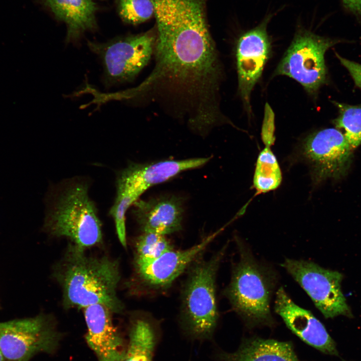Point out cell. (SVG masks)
<instances>
[{
    "label": "cell",
    "instance_id": "3957f363",
    "mask_svg": "<svg viewBox=\"0 0 361 361\" xmlns=\"http://www.w3.org/2000/svg\"><path fill=\"white\" fill-rule=\"evenodd\" d=\"M44 227L52 235L67 238L85 249L100 244L102 225L87 184L73 180L66 185L52 203Z\"/></svg>",
    "mask_w": 361,
    "mask_h": 361
},
{
    "label": "cell",
    "instance_id": "2e32d148",
    "mask_svg": "<svg viewBox=\"0 0 361 361\" xmlns=\"http://www.w3.org/2000/svg\"><path fill=\"white\" fill-rule=\"evenodd\" d=\"M67 26L66 42L76 43L87 31L97 28L93 0H38Z\"/></svg>",
    "mask_w": 361,
    "mask_h": 361
},
{
    "label": "cell",
    "instance_id": "30bf717a",
    "mask_svg": "<svg viewBox=\"0 0 361 361\" xmlns=\"http://www.w3.org/2000/svg\"><path fill=\"white\" fill-rule=\"evenodd\" d=\"M352 149L343 133L334 128L311 134L304 140L302 148L317 180L343 176L349 168Z\"/></svg>",
    "mask_w": 361,
    "mask_h": 361
},
{
    "label": "cell",
    "instance_id": "ffe728a7",
    "mask_svg": "<svg viewBox=\"0 0 361 361\" xmlns=\"http://www.w3.org/2000/svg\"><path fill=\"white\" fill-rule=\"evenodd\" d=\"M339 110L333 120L336 128L344 131V135L352 149L361 144V105H351L333 101Z\"/></svg>",
    "mask_w": 361,
    "mask_h": 361
},
{
    "label": "cell",
    "instance_id": "52a82bcc",
    "mask_svg": "<svg viewBox=\"0 0 361 361\" xmlns=\"http://www.w3.org/2000/svg\"><path fill=\"white\" fill-rule=\"evenodd\" d=\"M61 338L52 319L43 314L0 322V347L6 361H30L38 353L51 354Z\"/></svg>",
    "mask_w": 361,
    "mask_h": 361
},
{
    "label": "cell",
    "instance_id": "5bb4252c",
    "mask_svg": "<svg viewBox=\"0 0 361 361\" xmlns=\"http://www.w3.org/2000/svg\"><path fill=\"white\" fill-rule=\"evenodd\" d=\"M83 310L85 339L98 361H122L127 342L113 323V312L102 304L90 305Z\"/></svg>",
    "mask_w": 361,
    "mask_h": 361
},
{
    "label": "cell",
    "instance_id": "4fadbf2b",
    "mask_svg": "<svg viewBox=\"0 0 361 361\" xmlns=\"http://www.w3.org/2000/svg\"><path fill=\"white\" fill-rule=\"evenodd\" d=\"M219 233L212 234L187 249H173L151 261L135 266L140 282L149 289L163 290L168 288L201 254Z\"/></svg>",
    "mask_w": 361,
    "mask_h": 361
},
{
    "label": "cell",
    "instance_id": "5b68a950",
    "mask_svg": "<svg viewBox=\"0 0 361 361\" xmlns=\"http://www.w3.org/2000/svg\"><path fill=\"white\" fill-rule=\"evenodd\" d=\"M211 157L164 160L147 163H131L117 179L116 196L109 214L114 219L117 234L126 233L125 215L128 209L150 187L164 182L178 173L204 165Z\"/></svg>",
    "mask_w": 361,
    "mask_h": 361
},
{
    "label": "cell",
    "instance_id": "44dd1931",
    "mask_svg": "<svg viewBox=\"0 0 361 361\" xmlns=\"http://www.w3.org/2000/svg\"><path fill=\"white\" fill-rule=\"evenodd\" d=\"M135 248V266L151 261L173 249L165 236L151 232H143L138 236Z\"/></svg>",
    "mask_w": 361,
    "mask_h": 361
},
{
    "label": "cell",
    "instance_id": "7c38bea8",
    "mask_svg": "<svg viewBox=\"0 0 361 361\" xmlns=\"http://www.w3.org/2000/svg\"><path fill=\"white\" fill-rule=\"evenodd\" d=\"M274 309L287 327L306 344L327 354L338 355L336 344L323 324L294 302L283 287L276 294Z\"/></svg>",
    "mask_w": 361,
    "mask_h": 361
},
{
    "label": "cell",
    "instance_id": "8992f818",
    "mask_svg": "<svg viewBox=\"0 0 361 361\" xmlns=\"http://www.w3.org/2000/svg\"><path fill=\"white\" fill-rule=\"evenodd\" d=\"M156 32L115 38L106 43L88 41L92 52L101 59L107 85L132 80L148 62L154 51Z\"/></svg>",
    "mask_w": 361,
    "mask_h": 361
},
{
    "label": "cell",
    "instance_id": "d6986e66",
    "mask_svg": "<svg viewBox=\"0 0 361 361\" xmlns=\"http://www.w3.org/2000/svg\"><path fill=\"white\" fill-rule=\"evenodd\" d=\"M281 180V171L277 158L270 147L265 146L257 158L254 186L258 193H266L277 189Z\"/></svg>",
    "mask_w": 361,
    "mask_h": 361
},
{
    "label": "cell",
    "instance_id": "484cf974",
    "mask_svg": "<svg viewBox=\"0 0 361 361\" xmlns=\"http://www.w3.org/2000/svg\"><path fill=\"white\" fill-rule=\"evenodd\" d=\"M0 361H6L0 347Z\"/></svg>",
    "mask_w": 361,
    "mask_h": 361
},
{
    "label": "cell",
    "instance_id": "603a6c76",
    "mask_svg": "<svg viewBox=\"0 0 361 361\" xmlns=\"http://www.w3.org/2000/svg\"><path fill=\"white\" fill-rule=\"evenodd\" d=\"M275 114L270 105L266 102L264 107L261 137L266 146L270 147L275 140Z\"/></svg>",
    "mask_w": 361,
    "mask_h": 361
},
{
    "label": "cell",
    "instance_id": "8fae6325",
    "mask_svg": "<svg viewBox=\"0 0 361 361\" xmlns=\"http://www.w3.org/2000/svg\"><path fill=\"white\" fill-rule=\"evenodd\" d=\"M268 19L243 34L236 47L237 68L239 92L248 113L251 111L250 96L259 80L267 61L271 43L266 26Z\"/></svg>",
    "mask_w": 361,
    "mask_h": 361
},
{
    "label": "cell",
    "instance_id": "e0dca14e",
    "mask_svg": "<svg viewBox=\"0 0 361 361\" xmlns=\"http://www.w3.org/2000/svg\"><path fill=\"white\" fill-rule=\"evenodd\" d=\"M217 358L218 361H302L291 342L258 337L245 339L234 352H218Z\"/></svg>",
    "mask_w": 361,
    "mask_h": 361
},
{
    "label": "cell",
    "instance_id": "9c48e42d",
    "mask_svg": "<svg viewBox=\"0 0 361 361\" xmlns=\"http://www.w3.org/2000/svg\"><path fill=\"white\" fill-rule=\"evenodd\" d=\"M326 318L353 316L341 289L342 274L311 261L286 258L281 264Z\"/></svg>",
    "mask_w": 361,
    "mask_h": 361
},
{
    "label": "cell",
    "instance_id": "6da1fadb",
    "mask_svg": "<svg viewBox=\"0 0 361 361\" xmlns=\"http://www.w3.org/2000/svg\"><path fill=\"white\" fill-rule=\"evenodd\" d=\"M85 250L70 245L56 272L64 305L84 308L102 304L113 313H121L124 306L117 295L120 279L118 263L107 256L89 255Z\"/></svg>",
    "mask_w": 361,
    "mask_h": 361
},
{
    "label": "cell",
    "instance_id": "277c9868",
    "mask_svg": "<svg viewBox=\"0 0 361 361\" xmlns=\"http://www.w3.org/2000/svg\"><path fill=\"white\" fill-rule=\"evenodd\" d=\"M240 258L225 291L233 309L254 327L272 324L270 299L272 277L249 251L240 245Z\"/></svg>",
    "mask_w": 361,
    "mask_h": 361
},
{
    "label": "cell",
    "instance_id": "ba28073f",
    "mask_svg": "<svg viewBox=\"0 0 361 361\" xmlns=\"http://www.w3.org/2000/svg\"><path fill=\"white\" fill-rule=\"evenodd\" d=\"M338 42L309 31L298 32L279 64L275 75L291 77L309 93L316 92L326 81L325 53Z\"/></svg>",
    "mask_w": 361,
    "mask_h": 361
},
{
    "label": "cell",
    "instance_id": "7a4b0ae2",
    "mask_svg": "<svg viewBox=\"0 0 361 361\" xmlns=\"http://www.w3.org/2000/svg\"><path fill=\"white\" fill-rule=\"evenodd\" d=\"M226 248V245L209 259L200 255L189 266L182 291L179 321L184 332L192 339L209 340L216 328V280Z\"/></svg>",
    "mask_w": 361,
    "mask_h": 361
},
{
    "label": "cell",
    "instance_id": "cb8c5ba5",
    "mask_svg": "<svg viewBox=\"0 0 361 361\" xmlns=\"http://www.w3.org/2000/svg\"><path fill=\"white\" fill-rule=\"evenodd\" d=\"M335 54L342 65L348 71L355 85L361 88V64L342 58L337 53Z\"/></svg>",
    "mask_w": 361,
    "mask_h": 361
},
{
    "label": "cell",
    "instance_id": "7402d4cb",
    "mask_svg": "<svg viewBox=\"0 0 361 361\" xmlns=\"http://www.w3.org/2000/svg\"><path fill=\"white\" fill-rule=\"evenodd\" d=\"M117 7L122 21L129 24L143 23L154 16L151 0H117Z\"/></svg>",
    "mask_w": 361,
    "mask_h": 361
},
{
    "label": "cell",
    "instance_id": "d4e9b609",
    "mask_svg": "<svg viewBox=\"0 0 361 361\" xmlns=\"http://www.w3.org/2000/svg\"><path fill=\"white\" fill-rule=\"evenodd\" d=\"M344 7L357 16L361 17V0H342Z\"/></svg>",
    "mask_w": 361,
    "mask_h": 361
},
{
    "label": "cell",
    "instance_id": "ac0fdd59",
    "mask_svg": "<svg viewBox=\"0 0 361 361\" xmlns=\"http://www.w3.org/2000/svg\"><path fill=\"white\" fill-rule=\"evenodd\" d=\"M159 336L156 324L149 317L133 319L122 361H153Z\"/></svg>",
    "mask_w": 361,
    "mask_h": 361
},
{
    "label": "cell",
    "instance_id": "9a60e30c",
    "mask_svg": "<svg viewBox=\"0 0 361 361\" xmlns=\"http://www.w3.org/2000/svg\"><path fill=\"white\" fill-rule=\"evenodd\" d=\"M133 213L143 232L164 235L182 229V200L174 196H163L148 200H137Z\"/></svg>",
    "mask_w": 361,
    "mask_h": 361
}]
</instances>
